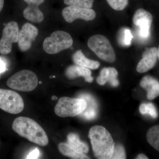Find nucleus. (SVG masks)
<instances>
[{"label": "nucleus", "instance_id": "nucleus-25", "mask_svg": "<svg viewBox=\"0 0 159 159\" xmlns=\"http://www.w3.org/2000/svg\"><path fill=\"white\" fill-rule=\"evenodd\" d=\"M112 159H126L125 151L124 147L120 144L115 145L113 153L111 158Z\"/></svg>", "mask_w": 159, "mask_h": 159}, {"label": "nucleus", "instance_id": "nucleus-16", "mask_svg": "<svg viewBox=\"0 0 159 159\" xmlns=\"http://www.w3.org/2000/svg\"><path fill=\"white\" fill-rule=\"evenodd\" d=\"M140 85L147 91L149 100H153L159 96V82L153 77L145 76L141 80Z\"/></svg>", "mask_w": 159, "mask_h": 159}, {"label": "nucleus", "instance_id": "nucleus-30", "mask_svg": "<svg viewBox=\"0 0 159 159\" xmlns=\"http://www.w3.org/2000/svg\"><path fill=\"white\" fill-rule=\"evenodd\" d=\"M4 5V0H0V12L2 10Z\"/></svg>", "mask_w": 159, "mask_h": 159}, {"label": "nucleus", "instance_id": "nucleus-32", "mask_svg": "<svg viewBox=\"0 0 159 159\" xmlns=\"http://www.w3.org/2000/svg\"><path fill=\"white\" fill-rule=\"evenodd\" d=\"M157 56L158 57L159 59V47L158 48V50H157Z\"/></svg>", "mask_w": 159, "mask_h": 159}, {"label": "nucleus", "instance_id": "nucleus-12", "mask_svg": "<svg viewBox=\"0 0 159 159\" xmlns=\"http://www.w3.org/2000/svg\"><path fill=\"white\" fill-rule=\"evenodd\" d=\"M152 20V14L145 9H139L136 11L134 16L133 23L140 28V34L142 37L146 38L149 36Z\"/></svg>", "mask_w": 159, "mask_h": 159}, {"label": "nucleus", "instance_id": "nucleus-9", "mask_svg": "<svg viewBox=\"0 0 159 159\" xmlns=\"http://www.w3.org/2000/svg\"><path fill=\"white\" fill-rule=\"evenodd\" d=\"M39 33L37 27L30 22L25 23L20 29L17 44L21 52H26L31 49Z\"/></svg>", "mask_w": 159, "mask_h": 159}, {"label": "nucleus", "instance_id": "nucleus-18", "mask_svg": "<svg viewBox=\"0 0 159 159\" xmlns=\"http://www.w3.org/2000/svg\"><path fill=\"white\" fill-rule=\"evenodd\" d=\"M68 144L80 153L87 154L89 151L88 145L80 140L79 136L74 133H70L67 136Z\"/></svg>", "mask_w": 159, "mask_h": 159}, {"label": "nucleus", "instance_id": "nucleus-2", "mask_svg": "<svg viewBox=\"0 0 159 159\" xmlns=\"http://www.w3.org/2000/svg\"><path fill=\"white\" fill-rule=\"evenodd\" d=\"M89 137L94 155L99 159H110L115 143L111 134L103 126L95 125L91 128Z\"/></svg>", "mask_w": 159, "mask_h": 159}, {"label": "nucleus", "instance_id": "nucleus-26", "mask_svg": "<svg viewBox=\"0 0 159 159\" xmlns=\"http://www.w3.org/2000/svg\"><path fill=\"white\" fill-rule=\"evenodd\" d=\"M108 68H104L101 70L100 75L97 79V82L101 85L105 84L107 82Z\"/></svg>", "mask_w": 159, "mask_h": 159}, {"label": "nucleus", "instance_id": "nucleus-11", "mask_svg": "<svg viewBox=\"0 0 159 159\" xmlns=\"http://www.w3.org/2000/svg\"><path fill=\"white\" fill-rule=\"evenodd\" d=\"M45 0H24L28 6L23 11V16L29 22L39 24L44 20V15L39 6Z\"/></svg>", "mask_w": 159, "mask_h": 159}, {"label": "nucleus", "instance_id": "nucleus-1", "mask_svg": "<svg viewBox=\"0 0 159 159\" xmlns=\"http://www.w3.org/2000/svg\"><path fill=\"white\" fill-rule=\"evenodd\" d=\"M12 129L20 136L42 146H47L49 139L43 129L33 119L26 117H18L15 119Z\"/></svg>", "mask_w": 159, "mask_h": 159}, {"label": "nucleus", "instance_id": "nucleus-17", "mask_svg": "<svg viewBox=\"0 0 159 159\" xmlns=\"http://www.w3.org/2000/svg\"><path fill=\"white\" fill-rule=\"evenodd\" d=\"M72 60L76 65L92 70H96L100 66L99 62L97 61L89 59L80 50H77L73 54Z\"/></svg>", "mask_w": 159, "mask_h": 159}, {"label": "nucleus", "instance_id": "nucleus-27", "mask_svg": "<svg viewBox=\"0 0 159 159\" xmlns=\"http://www.w3.org/2000/svg\"><path fill=\"white\" fill-rule=\"evenodd\" d=\"M122 35L123 36V38H122L123 39L122 42L124 45L130 46L131 43L132 39L133 37L130 30L127 29H125L124 31V33Z\"/></svg>", "mask_w": 159, "mask_h": 159}, {"label": "nucleus", "instance_id": "nucleus-3", "mask_svg": "<svg viewBox=\"0 0 159 159\" xmlns=\"http://www.w3.org/2000/svg\"><path fill=\"white\" fill-rule=\"evenodd\" d=\"M73 43L74 40L69 33L62 30H56L45 38L42 48L46 53L53 55L70 48Z\"/></svg>", "mask_w": 159, "mask_h": 159}, {"label": "nucleus", "instance_id": "nucleus-19", "mask_svg": "<svg viewBox=\"0 0 159 159\" xmlns=\"http://www.w3.org/2000/svg\"><path fill=\"white\" fill-rule=\"evenodd\" d=\"M58 149L60 152L65 156L72 159H89L85 154L80 153L72 148L68 143H61L58 145Z\"/></svg>", "mask_w": 159, "mask_h": 159}, {"label": "nucleus", "instance_id": "nucleus-23", "mask_svg": "<svg viewBox=\"0 0 159 159\" xmlns=\"http://www.w3.org/2000/svg\"><path fill=\"white\" fill-rule=\"evenodd\" d=\"M108 5L114 10L122 11L127 7L128 0H107Z\"/></svg>", "mask_w": 159, "mask_h": 159}, {"label": "nucleus", "instance_id": "nucleus-4", "mask_svg": "<svg viewBox=\"0 0 159 159\" xmlns=\"http://www.w3.org/2000/svg\"><path fill=\"white\" fill-rule=\"evenodd\" d=\"M39 80L36 74L30 70L19 71L11 76L7 81V85L16 90L28 92L37 87Z\"/></svg>", "mask_w": 159, "mask_h": 159}, {"label": "nucleus", "instance_id": "nucleus-29", "mask_svg": "<svg viewBox=\"0 0 159 159\" xmlns=\"http://www.w3.org/2000/svg\"><path fill=\"white\" fill-rule=\"evenodd\" d=\"M136 159H148V157L145 155L144 154H140L138 155L136 158Z\"/></svg>", "mask_w": 159, "mask_h": 159}, {"label": "nucleus", "instance_id": "nucleus-5", "mask_svg": "<svg viewBox=\"0 0 159 159\" xmlns=\"http://www.w3.org/2000/svg\"><path fill=\"white\" fill-rule=\"evenodd\" d=\"M86 107V101L82 98L62 97L55 106L54 112L62 118L74 117L81 114Z\"/></svg>", "mask_w": 159, "mask_h": 159}, {"label": "nucleus", "instance_id": "nucleus-28", "mask_svg": "<svg viewBox=\"0 0 159 159\" xmlns=\"http://www.w3.org/2000/svg\"><path fill=\"white\" fill-rule=\"evenodd\" d=\"M39 155V150L37 148H36L29 153L27 157V159H38Z\"/></svg>", "mask_w": 159, "mask_h": 159}, {"label": "nucleus", "instance_id": "nucleus-21", "mask_svg": "<svg viewBox=\"0 0 159 159\" xmlns=\"http://www.w3.org/2000/svg\"><path fill=\"white\" fill-rule=\"evenodd\" d=\"M139 111L142 115H148L153 119H156L158 116L157 111L151 102L142 103L139 107Z\"/></svg>", "mask_w": 159, "mask_h": 159}, {"label": "nucleus", "instance_id": "nucleus-31", "mask_svg": "<svg viewBox=\"0 0 159 159\" xmlns=\"http://www.w3.org/2000/svg\"><path fill=\"white\" fill-rule=\"evenodd\" d=\"M51 99H52V100H57V97L55 96H52V97H51Z\"/></svg>", "mask_w": 159, "mask_h": 159}, {"label": "nucleus", "instance_id": "nucleus-13", "mask_svg": "<svg viewBox=\"0 0 159 159\" xmlns=\"http://www.w3.org/2000/svg\"><path fill=\"white\" fill-rule=\"evenodd\" d=\"M157 56V48L146 49L142 54V58L137 66V72L144 73L151 70L155 66Z\"/></svg>", "mask_w": 159, "mask_h": 159}, {"label": "nucleus", "instance_id": "nucleus-22", "mask_svg": "<svg viewBox=\"0 0 159 159\" xmlns=\"http://www.w3.org/2000/svg\"><path fill=\"white\" fill-rule=\"evenodd\" d=\"M94 0H64L67 6H75L83 8H92Z\"/></svg>", "mask_w": 159, "mask_h": 159}, {"label": "nucleus", "instance_id": "nucleus-6", "mask_svg": "<svg viewBox=\"0 0 159 159\" xmlns=\"http://www.w3.org/2000/svg\"><path fill=\"white\" fill-rule=\"evenodd\" d=\"M88 46L100 59L112 63L116 60V53L109 40L103 35L96 34L91 36Z\"/></svg>", "mask_w": 159, "mask_h": 159}, {"label": "nucleus", "instance_id": "nucleus-15", "mask_svg": "<svg viewBox=\"0 0 159 159\" xmlns=\"http://www.w3.org/2000/svg\"><path fill=\"white\" fill-rule=\"evenodd\" d=\"M66 77L69 79H74L79 77L84 78L86 82L91 83L93 81V78L92 77V72L90 69L80 66L72 65L67 68L65 71Z\"/></svg>", "mask_w": 159, "mask_h": 159}, {"label": "nucleus", "instance_id": "nucleus-8", "mask_svg": "<svg viewBox=\"0 0 159 159\" xmlns=\"http://www.w3.org/2000/svg\"><path fill=\"white\" fill-rule=\"evenodd\" d=\"M19 28L15 21L9 22L3 29L2 37L0 39V54L7 55L11 53L12 44L18 41Z\"/></svg>", "mask_w": 159, "mask_h": 159}, {"label": "nucleus", "instance_id": "nucleus-24", "mask_svg": "<svg viewBox=\"0 0 159 159\" xmlns=\"http://www.w3.org/2000/svg\"><path fill=\"white\" fill-rule=\"evenodd\" d=\"M117 76L118 72L116 69L112 67L108 68L107 82L114 87H116L119 85V81L117 79Z\"/></svg>", "mask_w": 159, "mask_h": 159}, {"label": "nucleus", "instance_id": "nucleus-10", "mask_svg": "<svg viewBox=\"0 0 159 159\" xmlns=\"http://www.w3.org/2000/svg\"><path fill=\"white\" fill-rule=\"evenodd\" d=\"M62 16L66 22L72 23L78 19L93 20L96 17V13L91 8L67 6L63 9Z\"/></svg>", "mask_w": 159, "mask_h": 159}, {"label": "nucleus", "instance_id": "nucleus-20", "mask_svg": "<svg viewBox=\"0 0 159 159\" xmlns=\"http://www.w3.org/2000/svg\"><path fill=\"white\" fill-rule=\"evenodd\" d=\"M146 138L148 143L159 152V125H155L149 129Z\"/></svg>", "mask_w": 159, "mask_h": 159}, {"label": "nucleus", "instance_id": "nucleus-14", "mask_svg": "<svg viewBox=\"0 0 159 159\" xmlns=\"http://www.w3.org/2000/svg\"><path fill=\"white\" fill-rule=\"evenodd\" d=\"M79 98L84 99L87 102V107L79 116L87 120L96 119L98 115V105L97 100L90 94L84 93L79 95Z\"/></svg>", "mask_w": 159, "mask_h": 159}, {"label": "nucleus", "instance_id": "nucleus-7", "mask_svg": "<svg viewBox=\"0 0 159 159\" xmlns=\"http://www.w3.org/2000/svg\"><path fill=\"white\" fill-rule=\"evenodd\" d=\"M25 107L24 100L16 92L0 89V109L11 114L22 111Z\"/></svg>", "mask_w": 159, "mask_h": 159}]
</instances>
